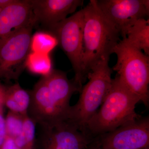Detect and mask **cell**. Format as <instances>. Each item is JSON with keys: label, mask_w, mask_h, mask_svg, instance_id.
Instances as JSON below:
<instances>
[{"label": "cell", "mask_w": 149, "mask_h": 149, "mask_svg": "<svg viewBox=\"0 0 149 149\" xmlns=\"http://www.w3.org/2000/svg\"><path fill=\"white\" fill-rule=\"evenodd\" d=\"M80 91L65 72L54 69L48 76L41 77L30 92L28 115L42 128L67 121L71 97Z\"/></svg>", "instance_id": "cell-1"}, {"label": "cell", "mask_w": 149, "mask_h": 149, "mask_svg": "<svg viewBox=\"0 0 149 149\" xmlns=\"http://www.w3.org/2000/svg\"><path fill=\"white\" fill-rule=\"evenodd\" d=\"M83 9V68L84 75L100 62L109 60L120 42V33L105 16L97 3L91 0Z\"/></svg>", "instance_id": "cell-2"}, {"label": "cell", "mask_w": 149, "mask_h": 149, "mask_svg": "<svg viewBox=\"0 0 149 149\" xmlns=\"http://www.w3.org/2000/svg\"><path fill=\"white\" fill-rule=\"evenodd\" d=\"M139 102L116 75L100 108L87 123L86 132L95 138L139 119L141 116L136 107Z\"/></svg>", "instance_id": "cell-3"}, {"label": "cell", "mask_w": 149, "mask_h": 149, "mask_svg": "<svg viewBox=\"0 0 149 149\" xmlns=\"http://www.w3.org/2000/svg\"><path fill=\"white\" fill-rule=\"evenodd\" d=\"M109 62V60L103 61L92 68L78 101L70 107L67 121L83 132H86L87 123L101 106L111 86L113 70Z\"/></svg>", "instance_id": "cell-4"}, {"label": "cell", "mask_w": 149, "mask_h": 149, "mask_svg": "<svg viewBox=\"0 0 149 149\" xmlns=\"http://www.w3.org/2000/svg\"><path fill=\"white\" fill-rule=\"evenodd\" d=\"M117 62L112 70L125 88L146 107L149 103V57L131 45L126 38L121 39L113 50Z\"/></svg>", "instance_id": "cell-5"}, {"label": "cell", "mask_w": 149, "mask_h": 149, "mask_svg": "<svg viewBox=\"0 0 149 149\" xmlns=\"http://www.w3.org/2000/svg\"><path fill=\"white\" fill-rule=\"evenodd\" d=\"M83 20L82 9L49 29L71 63L73 81L81 90L86 79L83 68Z\"/></svg>", "instance_id": "cell-6"}, {"label": "cell", "mask_w": 149, "mask_h": 149, "mask_svg": "<svg viewBox=\"0 0 149 149\" xmlns=\"http://www.w3.org/2000/svg\"><path fill=\"white\" fill-rule=\"evenodd\" d=\"M35 24L32 22L21 28L0 47V80H17L25 68Z\"/></svg>", "instance_id": "cell-7"}, {"label": "cell", "mask_w": 149, "mask_h": 149, "mask_svg": "<svg viewBox=\"0 0 149 149\" xmlns=\"http://www.w3.org/2000/svg\"><path fill=\"white\" fill-rule=\"evenodd\" d=\"M100 9L120 33L121 39L138 19L149 13L148 0H97Z\"/></svg>", "instance_id": "cell-8"}, {"label": "cell", "mask_w": 149, "mask_h": 149, "mask_svg": "<svg viewBox=\"0 0 149 149\" xmlns=\"http://www.w3.org/2000/svg\"><path fill=\"white\" fill-rule=\"evenodd\" d=\"M98 137L97 143L103 149H149V116L141 117Z\"/></svg>", "instance_id": "cell-9"}, {"label": "cell", "mask_w": 149, "mask_h": 149, "mask_svg": "<svg viewBox=\"0 0 149 149\" xmlns=\"http://www.w3.org/2000/svg\"><path fill=\"white\" fill-rule=\"evenodd\" d=\"M42 129L40 149H86L94 141L88 133L68 121Z\"/></svg>", "instance_id": "cell-10"}, {"label": "cell", "mask_w": 149, "mask_h": 149, "mask_svg": "<svg viewBox=\"0 0 149 149\" xmlns=\"http://www.w3.org/2000/svg\"><path fill=\"white\" fill-rule=\"evenodd\" d=\"M36 24L50 29L74 14L83 0H30Z\"/></svg>", "instance_id": "cell-11"}, {"label": "cell", "mask_w": 149, "mask_h": 149, "mask_svg": "<svg viewBox=\"0 0 149 149\" xmlns=\"http://www.w3.org/2000/svg\"><path fill=\"white\" fill-rule=\"evenodd\" d=\"M32 22L36 23L30 0H15L0 12V47L15 32Z\"/></svg>", "instance_id": "cell-12"}, {"label": "cell", "mask_w": 149, "mask_h": 149, "mask_svg": "<svg viewBox=\"0 0 149 149\" xmlns=\"http://www.w3.org/2000/svg\"><path fill=\"white\" fill-rule=\"evenodd\" d=\"M31 100L30 92L18 83L6 87L4 106L9 111L24 116L28 114Z\"/></svg>", "instance_id": "cell-13"}, {"label": "cell", "mask_w": 149, "mask_h": 149, "mask_svg": "<svg viewBox=\"0 0 149 149\" xmlns=\"http://www.w3.org/2000/svg\"><path fill=\"white\" fill-rule=\"evenodd\" d=\"M125 38L131 45L149 56V19L141 18L135 22L127 30Z\"/></svg>", "instance_id": "cell-14"}, {"label": "cell", "mask_w": 149, "mask_h": 149, "mask_svg": "<svg viewBox=\"0 0 149 149\" xmlns=\"http://www.w3.org/2000/svg\"><path fill=\"white\" fill-rule=\"evenodd\" d=\"M25 68L32 73L46 77L53 68L50 54L30 52L25 62Z\"/></svg>", "instance_id": "cell-15"}, {"label": "cell", "mask_w": 149, "mask_h": 149, "mask_svg": "<svg viewBox=\"0 0 149 149\" xmlns=\"http://www.w3.org/2000/svg\"><path fill=\"white\" fill-rule=\"evenodd\" d=\"M58 45L57 39L52 32L37 31L31 37L30 52L50 54Z\"/></svg>", "instance_id": "cell-16"}, {"label": "cell", "mask_w": 149, "mask_h": 149, "mask_svg": "<svg viewBox=\"0 0 149 149\" xmlns=\"http://www.w3.org/2000/svg\"><path fill=\"white\" fill-rule=\"evenodd\" d=\"M37 124L28 114L24 116L22 132L13 139L19 149H34L35 144V129Z\"/></svg>", "instance_id": "cell-17"}, {"label": "cell", "mask_w": 149, "mask_h": 149, "mask_svg": "<svg viewBox=\"0 0 149 149\" xmlns=\"http://www.w3.org/2000/svg\"><path fill=\"white\" fill-rule=\"evenodd\" d=\"M24 116L9 111L5 117L8 136L14 139L21 134L23 128Z\"/></svg>", "instance_id": "cell-18"}, {"label": "cell", "mask_w": 149, "mask_h": 149, "mask_svg": "<svg viewBox=\"0 0 149 149\" xmlns=\"http://www.w3.org/2000/svg\"><path fill=\"white\" fill-rule=\"evenodd\" d=\"M3 109L4 107H0V149H3L4 144L7 137Z\"/></svg>", "instance_id": "cell-19"}, {"label": "cell", "mask_w": 149, "mask_h": 149, "mask_svg": "<svg viewBox=\"0 0 149 149\" xmlns=\"http://www.w3.org/2000/svg\"><path fill=\"white\" fill-rule=\"evenodd\" d=\"M6 86L0 83V107L4 106V100Z\"/></svg>", "instance_id": "cell-20"}, {"label": "cell", "mask_w": 149, "mask_h": 149, "mask_svg": "<svg viewBox=\"0 0 149 149\" xmlns=\"http://www.w3.org/2000/svg\"><path fill=\"white\" fill-rule=\"evenodd\" d=\"M15 0H0V12L14 1Z\"/></svg>", "instance_id": "cell-21"}, {"label": "cell", "mask_w": 149, "mask_h": 149, "mask_svg": "<svg viewBox=\"0 0 149 149\" xmlns=\"http://www.w3.org/2000/svg\"><path fill=\"white\" fill-rule=\"evenodd\" d=\"M86 149H103L97 143L91 146V144Z\"/></svg>", "instance_id": "cell-22"}, {"label": "cell", "mask_w": 149, "mask_h": 149, "mask_svg": "<svg viewBox=\"0 0 149 149\" xmlns=\"http://www.w3.org/2000/svg\"></svg>", "instance_id": "cell-23"}]
</instances>
